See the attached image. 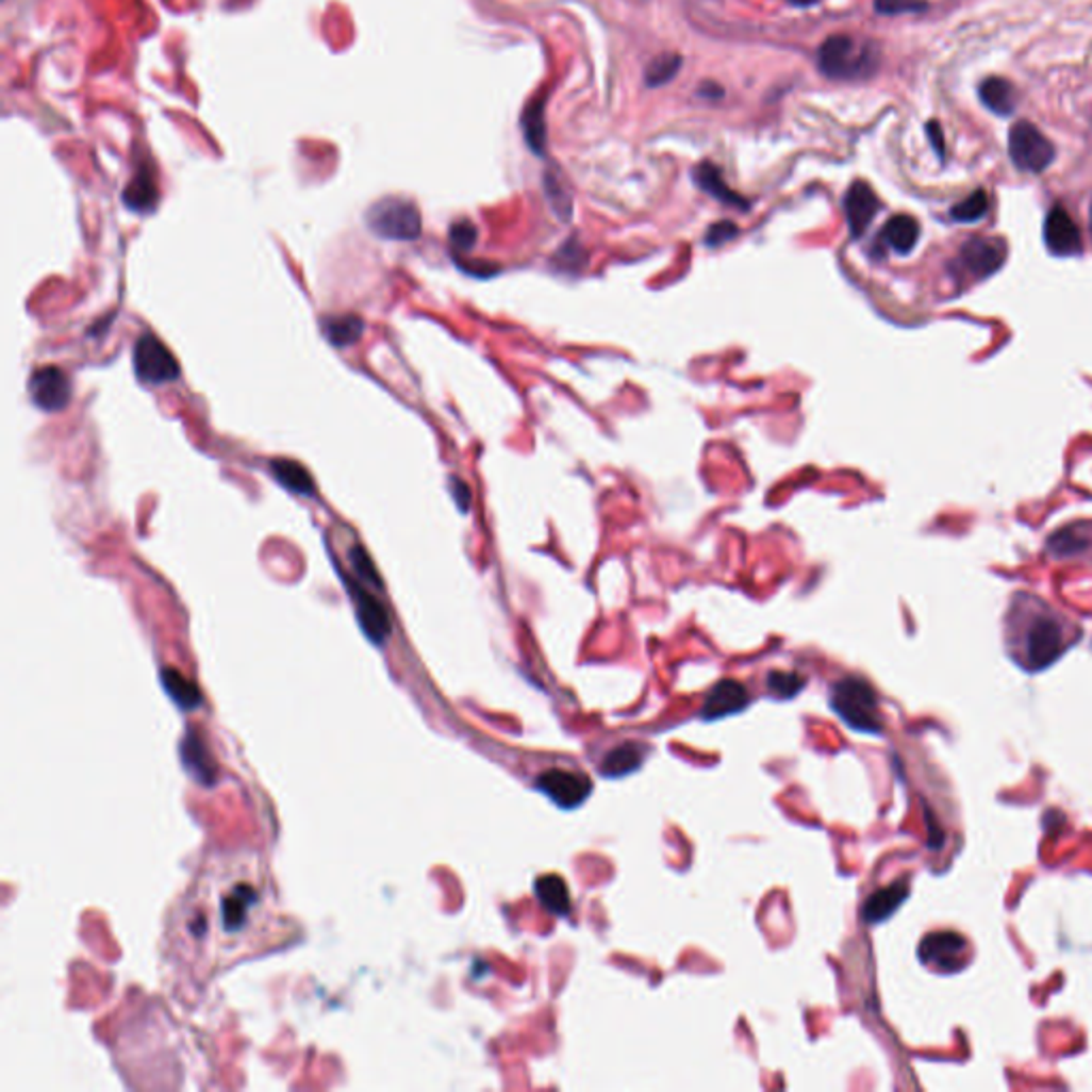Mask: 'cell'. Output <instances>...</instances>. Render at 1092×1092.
<instances>
[{
	"instance_id": "2e32d148",
	"label": "cell",
	"mask_w": 1092,
	"mask_h": 1092,
	"mask_svg": "<svg viewBox=\"0 0 1092 1092\" xmlns=\"http://www.w3.org/2000/svg\"><path fill=\"white\" fill-rule=\"evenodd\" d=\"M533 892H535V898L540 900V905L558 915V917H568L570 911H573V898H570V892H568V886L564 881V877L560 875H540L535 881H533Z\"/></svg>"
},
{
	"instance_id": "3957f363",
	"label": "cell",
	"mask_w": 1092,
	"mask_h": 1092,
	"mask_svg": "<svg viewBox=\"0 0 1092 1092\" xmlns=\"http://www.w3.org/2000/svg\"><path fill=\"white\" fill-rule=\"evenodd\" d=\"M820 69L834 80H854L875 69V52L847 35H834L820 48Z\"/></svg>"
},
{
	"instance_id": "6da1fadb",
	"label": "cell",
	"mask_w": 1092,
	"mask_h": 1092,
	"mask_svg": "<svg viewBox=\"0 0 1092 1092\" xmlns=\"http://www.w3.org/2000/svg\"><path fill=\"white\" fill-rule=\"evenodd\" d=\"M1081 634L1083 630L1075 619L1028 592L1011 596L1003 619L1005 651L1028 675L1056 664L1081 641Z\"/></svg>"
},
{
	"instance_id": "7a4b0ae2",
	"label": "cell",
	"mask_w": 1092,
	"mask_h": 1092,
	"mask_svg": "<svg viewBox=\"0 0 1092 1092\" xmlns=\"http://www.w3.org/2000/svg\"><path fill=\"white\" fill-rule=\"evenodd\" d=\"M830 707L851 730L862 734H881L883 715L877 692L860 677H845L830 690Z\"/></svg>"
},
{
	"instance_id": "52a82bcc",
	"label": "cell",
	"mask_w": 1092,
	"mask_h": 1092,
	"mask_svg": "<svg viewBox=\"0 0 1092 1092\" xmlns=\"http://www.w3.org/2000/svg\"><path fill=\"white\" fill-rule=\"evenodd\" d=\"M1011 163L1024 173H1043L1056 159L1052 142L1030 122H1015L1009 131Z\"/></svg>"
},
{
	"instance_id": "d590c367",
	"label": "cell",
	"mask_w": 1092,
	"mask_h": 1092,
	"mask_svg": "<svg viewBox=\"0 0 1092 1092\" xmlns=\"http://www.w3.org/2000/svg\"><path fill=\"white\" fill-rule=\"evenodd\" d=\"M926 131H928V135H930V142L934 144L937 154H939V156H943V154H945V148H943V131H941V127H939L937 122H930V125L926 127Z\"/></svg>"
},
{
	"instance_id": "5b68a950",
	"label": "cell",
	"mask_w": 1092,
	"mask_h": 1092,
	"mask_svg": "<svg viewBox=\"0 0 1092 1092\" xmlns=\"http://www.w3.org/2000/svg\"><path fill=\"white\" fill-rule=\"evenodd\" d=\"M135 376L148 386L171 384L180 378L176 354L152 333H144L133 348Z\"/></svg>"
},
{
	"instance_id": "ac0fdd59",
	"label": "cell",
	"mask_w": 1092,
	"mask_h": 1092,
	"mask_svg": "<svg viewBox=\"0 0 1092 1092\" xmlns=\"http://www.w3.org/2000/svg\"><path fill=\"white\" fill-rule=\"evenodd\" d=\"M881 239L896 254H909L920 239V225L913 216L898 214L890 218L881 231Z\"/></svg>"
},
{
	"instance_id": "ba28073f",
	"label": "cell",
	"mask_w": 1092,
	"mask_h": 1092,
	"mask_svg": "<svg viewBox=\"0 0 1092 1092\" xmlns=\"http://www.w3.org/2000/svg\"><path fill=\"white\" fill-rule=\"evenodd\" d=\"M535 788L546 798L553 800L558 807L577 809L590 798L594 783L590 777H585L581 773L551 768V771H544L542 775H537Z\"/></svg>"
},
{
	"instance_id": "484cf974",
	"label": "cell",
	"mask_w": 1092,
	"mask_h": 1092,
	"mask_svg": "<svg viewBox=\"0 0 1092 1092\" xmlns=\"http://www.w3.org/2000/svg\"><path fill=\"white\" fill-rule=\"evenodd\" d=\"M182 758H184L186 768L193 771L199 781H203V783L214 781V766L208 764L210 756L205 754V747L199 739L186 737V741L182 745Z\"/></svg>"
},
{
	"instance_id": "7c38bea8",
	"label": "cell",
	"mask_w": 1092,
	"mask_h": 1092,
	"mask_svg": "<svg viewBox=\"0 0 1092 1092\" xmlns=\"http://www.w3.org/2000/svg\"><path fill=\"white\" fill-rule=\"evenodd\" d=\"M749 692L743 683L739 681H719L707 696L705 700V707L700 711L702 719H709V722H715V719H724V717H730V715H737L741 711H745L749 707Z\"/></svg>"
},
{
	"instance_id": "9a60e30c",
	"label": "cell",
	"mask_w": 1092,
	"mask_h": 1092,
	"mask_svg": "<svg viewBox=\"0 0 1092 1092\" xmlns=\"http://www.w3.org/2000/svg\"><path fill=\"white\" fill-rule=\"evenodd\" d=\"M909 896V881L907 879H900L883 890H877L875 894L868 896V900L864 903V909H862V917L864 922L868 924H879L888 917H892L898 907L907 900Z\"/></svg>"
},
{
	"instance_id": "277c9868",
	"label": "cell",
	"mask_w": 1092,
	"mask_h": 1092,
	"mask_svg": "<svg viewBox=\"0 0 1092 1092\" xmlns=\"http://www.w3.org/2000/svg\"><path fill=\"white\" fill-rule=\"evenodd\" d=\"M367 227L374 235L382 239L410 242L420 235V214L414 203L388 197L374 203L365 214Z\"/></svg>"
},
{
	"instance_id": "f546056e",
	"label": "cell",
	"mask_w": 1092,
	"mask_h": 1092,
	"mask_svg": "<svg viewBox=\"0 0 1092 1092\" xmlns=\"http://www.w3.org/2000/svg\"><path fill=\"white\" fill-rule=\"evenodd\" d=\"M350 564H352V568H354L357 577H361V579H363V581H367L369 585H378V588H382V581H380V577H378V570H376V566L371 564V560H369V556H367V551L363 549V546H352V549H350Z\"/></svg>"
},
{
	"instance_id": "cb8c5ba5",
	"label": "cell",
	"mask_w": 1092,
	"mask_h": 1092,
	"mask_svg": "<svg viewBox=\"0 0 1092 1092\" xmlns=\"http://www.w3.org/2000/svg\"><path fill=\"white\" fill-rule=\"evenodd\" d=\"M523 131H525V139L529 144V148L537 154L544 152V142H546V131H544V101L542 99H535L527 105L525 114H523Z\"/></svg>"
},
{
	"instance_id": "d6a6232c",
	"label": "cell",
	"mask_w": 1092,
	"mask_h": 1092,
	"mask_svg": "<svg viewBox=\"0 0 1092 1092\" xmlns=\"http://www.w3.org/2000/svg\"><path fill=\"white\" fill-rule=\"evenodd\" d=\"M450 242L457 250H469L476 244V227L467 220H461L452 225L450 229Z\"/></svg>"
},
{
	"instance_id": "603a6c76",
	"label": "cell",
	"mask_w": 1092,
	"mask_h": 1092,
	"mask_svg": "<svg viewBox=\"0 0 1092 1092\" xmlns=\"http://www.w3.org/2000/svg\"><path fill=\"white\" fill-rule=\"evenodd\" d=\"M163 685L167 694L173 698L176 705L182 709H197L201 705V692L191 683L186 677H182L178 671L167 668L163 671Z\"/></svg>"
},
{
	"instance_id": "30bf717a",
	"label": "cell",
	"mask_w": 1092,
	"mask_h": 1092,
	"mask_svg": "<svg viewBox=\"0 0 1092 1092\" xmlns=\"http://www.w3.org/2000/svg\"><path fill=\"white\" fill-rule=\"evenodd\" d=\"M29 395L44 412H61L71 401V382L61 367L46 365L31 374Z\"/></svg>"
},
{
	"instance_id": "1f68e13d",
	"label": "cell",
	"mask_w": 1092,
	"mask_h": 1092,
	"mask_svg": "<svg viewBox=\"0 0 1092 1092\" xmlns=\"http://www.w3.org/2000/svg\"><path fill=\"white\" fill-rule=\"evenodd\" d=\"M875 10L886 16H900V14H917L926 10L922 0H875Z\"/></svg>"
},
{
	"instance_id": "4fadbf2b",
	"label": "cell",
	"mask_w": 1092,
	"mask_h": 1092,
	"mask_svg": "<svg viewBox=\"0 0 1092 1092\" xmlns=\"http://www.w3.org/2000/svg\"><path fill=\"white\" fill-rule=\"evenodd\" d=\"M348 592L354 600L357 619H359L363 632L367 634V639L371 643L382 645L391 632V624H388V615H386L384 607L371 594H367L365 590H361L352 583H348Z\"/></svg>"
},
{
	"instance_id": "8fae6325",
	"label": "cell",
	"mask_w": 1092,
	"mask_h": 1092,
	"mask_svg": "<svg viewBox=\"0 0 1092 1092\" xmlns=\"http://www.w3.org/2000/svg\"><path fill=\"white\" fill-rule=\"evenodd\" d=\"M1043 239L1054 257H1075L1083 250L1079 227L1062 205H1054L1047 212L1043 225Z\"/></svg>"
},
{
	"instance_id": "7402d4cb",
	"label": "cell",
	"mask_w": 1092,
	"mask_h": 1092,
	"mask_svg": "<svg viewBox=\"0 0 1092 1092\" xmlns=\"http://www.w3.org/2000/svg\"><path fill=\"white\" fill-rule=\"evenodd\" d=\"M696 182H698V186L705 193H709L711 197L719 199L722 203L737 205V208H747V201L741 195H737L734 191H730V186L724 182V178H722V173H719V169L715 165H711V163L700 165L696 169Z\"/></svg>"
},
{
	"instance_id": "e575fe53",
	"label": "cell",
	"mask_w": 1092,
	"mask_h": 1092,
	"mask_svg": "<svg viewBox=\"0 0 1092 1092\" xmlns=\"http://www.w3.org/2000/svg\"><path fill=\"white\" fill-rule=\"evenodd\" d=\"M450 493H452L459 510L467 512L469 503H471V493H469L467 484L463 480H459V478H450Z\"/></svg>"
},
{
	"instance_id": "d4e9b609",
	"label": "cell",
	"mask_w": 1092,
	"mask_h": 1092,
	"mask_svg": "<svg viewBox=\"0 0 1092 1092\" xmlns=\"http://www.w3.org/2000/svg\"><path fill=\"white\" fill-rule=\"evenodd\" d=\"M254 898H257V894L248 886L235 890V894L225 898L222 920H225V928L227 930L233 932V930H237L242 926V922L246 920V913H248V909H250Z\"/></svg>"
},
{
	"instance_id": "8d00e7d4",
	"label": "cell",
	"mask_w": 1092,
	"mask_h": 1092,
	"mask_svg": "<svg viewBox=\"0 0 1092 1092\" xmlns=\"http://www.w3.org/2000/svg\"><path fill=\"white\" fill-rule=\"evenodd\" d=\"M792 5H798V7H809V5H815L820 3V0H790Z\"/></svg>"
},
{
	"instance_id": "74e56055",
	"label": "cell",
	"mask_w": 1092,
	"mask_h": 1092,
	"mask_svg": "<svg viewBox=\"0 0 1092 1092\" xmlns=\"http://www.w3.org/2000/svg\"><path fill=\"white\" fill-rule=\"evenodd\" d=\"M1090 229H1092V208H1090Z\"/></svg>"
},
{
	"instance_id": "5bb4252c",
	"label": "cell",
	"mask_w": 1092,
	"mask_h": 1092,
	"mask_svg": "<svg viewBox=\"0 0 1092 1092\" xmlns=\"http://www.w3.org/2000/svg\"><path fill=\"white\" fill-rule=\"evenodd\" d=\"M877 212H879V199L873 193V188L864 182L851 184V188L845 195V216H847V225H849V231L854 237L864 235V231L868 229V225L873 222Z\"/></svg>"
},
{
	"instance_id": "e0dca14e",
	"label": "cell",
	"mask_w": 1092,
	"mask_h": 1092,
	"mask_svg": "<svg viewBox=\"0 0 1092 1092\" xmlns=\"http://www.w3.org/2000/svg\"><path fill=\"white\" fill-rule=\"evenodd\" d=\"M645 762V749L639 745V743H624V745H617L613 747L602 764H600V773L609 779H622V777H628L632 773H636Z\"/></svg>"
},
{
	"instance_id": "8992f818",
	"label": "cell",
	"mask_w": 1092,
	"mask_h": 1092,
	"mask_svg": "<svg viewBox=\"0 0 1092 1092\" xmlns=\"http://www.w3.org/2000/svg\"><path fill=\"white\" fill-rule=\"evenodd\" d=\"M917 956L924 966L937 973H956L969 966L973 958V947L960 932L939 930L930 932L922 939L917 947Z\"/></svg>"
},
{
	"instance_id": "f1b7e54d",
	"label": "cell",
	"mask_w": 1092,
	"mask_h": 1092,
	"mask_svg": "<svg viewBox=\"0 0 1092 1092\" xmlns=\"http://www.w3.org/2000/svg\"><path fill=\"white\" fill-rule=\"evenodd\" d=\"M679 69H681V56H679V54L668 52V54L658 56V59L649 65L645 80H647V84H649L651 88H658V86L668 84V82L679 73Z\"/></svg>"
},
{
	"instance_id": "4dcf8cb0",
	"label": "cell",
	"mask_w": 1092,
	"mask_h": 1092,
	"mask_svg": "<svg viewBox=\"0 0 1092 1092\" xmlns=\"http://www.w3.org/2000/svg\"><path fill=\"white\" fill-rule=\"evenodd\" d=\"M546 193H549V199H551V203H553L556 212H558L564 220H568V218H570V212H573V201H570V197H568L566 188L562 186V182H560V178H558L556 173H549V176H546Z\"/></svg>"
},
{
	"instance_id": "9c48e42d",
	"label": "cell",
	"mask_w": 1092,
	"mask_h": 1092,
	"mask_svg": "<svg viewBox=\"0 0 1092 1092\" xmlns=\"http://www.w3.org/2000/svg\"><path fill=\"white\" fill-rule=\"evenodd\" d=\"M1007 259L1005 242L996 237H973L960 246L958 263L973 280H983L996 274Z\"/></svg>"
},
{
	"instance_id": "4316f807",
	"label": "cell",
	"mask_w": 1092,
	"mask_h": 1092,
	"mask_svg": "<svg viewBox=\"0 0 1092 1092\" xmlns=\"http://www.w3.org/2000/svg\"><path fill=\"white\" fill-rule=\"evenodd\" d=\"M807 681L798 673H785V671H773L766 679V688L771 696L779 700H792L805 690Z\"/></svg>"
},
{
	"instance_id": "836d02e7",
	"label": "cell",
	"mask_w": 1092,
	"mask_h": 1092,
	"mask_svg": "<svg viewBox=\"0 0 1092 1092\" xmlns=\"http://www.w3.org/2000/svg\"><path fill=\"white\" fill-rule=\"evenodd\" d=\"M737 233H739L737 225H732V222H717V225H713V227L709 229V233H707V244H709V246H713V248H715V246H722L724 242H730L732 237H737Z\"/></svg>"
},
{
	"instance_id": "83f0119b",
	"label": "cell",
	"mask_w": 1092,
	"mask_h": 1092,
	"mask_svg": "<svg viewBox=\"0 0 1092 1092\" xmlns=\"http://www.w3.org/2000/svg\"><path fill=\"white\" fill-rule=\"evenodd\" d=\"M986 214H988V197H986V193H983V191H975L973 195H969L966 199H962L960 203H956V205L949 210V216H952L956 222H962V225L977 222V220H981Z\"/></svg>"
},
{
	"instance_id": "44dd1931",
	"label": "cell",
	"mask_w": 1092,
	"mask_h": 1092,
	"mask_svg": "<svg viewBox=\"0 0 1092 1092\" xmlns=\"http://www.w3.org/2000/svg\"><path fill=\"white\" fill-rule=\"evenodd\" d=\"M271 476L288 491L297 493V495H303V497H310L314 495V478L312 474L297 461L293 459H276L271 461Z\"/></svg>"
},
{
	"instance_id": "d6986e66",
	"label": "cell",
	"mask_w": 1092,
	"mask_h": 1092,
	"mask_svg": "<svg viewBox=\"0 0 1092 1092\" xmlns=\"http://www.w3.org/2000/svg\"><path fill=\"white\" fill-rule=\"evenodd\" d=\"M979 99L996 116H1011L1017 107V93L1013 84L1003 78L983 80L979 86Z\"/></svg>"
},
{
	"instance_id": "ffe728a7",
	"label": "cell",
	"mask_w": 1092,
	"mask_h": 1092,
	"mask_svg": "<svg viewBox=\"0 0 1092 1092\" xmlns=\"http://www.w3.org/2000/svg\"><path fill=\"white\" fill-rule=\"evenodd\" d=\"M322 335L333 344L335 348H348L357 344L365 331V322L354 314L344 316H327L320 320Z\"/></svg>"
}]
</instances>
